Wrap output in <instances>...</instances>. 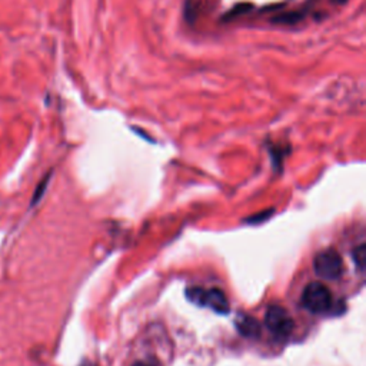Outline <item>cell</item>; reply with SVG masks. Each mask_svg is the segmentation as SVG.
<instances>
[{
  "instance_id": "obj_1",
  "label": "cell",
  "mask_w": 366,
  "mask_h": 366,
  "mask_svg": "<svg viewBox=\"0 0 366 366\" xmlns=\"http://www.w3.org/2000/svg\"><path fill=\"white\" fill-rule=\"evenodd\" d=\"M302 306L315 315L329 312L332 308V295L329 288L321 282L309 284L302 294Z\"/></svg>"
},
{
  "instance_id": "obj_2",
  "label": "cell",
  "mask_w": 366,
  "mask_h": 366,
  "mask_svg": "<svg viewBox=\"0 0 366 366\" xmlns=\"http://www.w3.org/2000/svg\"><path fill=\"white\" fill-rule=\"evenodd\" d=\"M186 296L190 302L199 305V306H206L215 311L216 313L226 315L229 312V302L226 299V295L216 288L210 289H203V288H190L186 291Z\"/></svg>"
},
{
  "instance_id": "obj_3",
  "label": "cell",
  "mask_w": 366,
  "mask_h": 366,
  "mask_svg": "<svg viewBox=\"0 0 366 366\" xmlns=\"http://www.w3.org/2000/svg\"><path fill=\"white\" fill-rule=\"evenodd\" d=\"M265 325L278 339H288L295 328L294 319L288 311L279 305H272L268 308L265 315Z\"/></svg>"
},
{
  "instance_id": "obj_4",
  "label": "cell",
  "mask_w": 366,
  "mask_h": 366,
  "mask_svg": "<svg viewBox=\"0 0 366 366\" xmlns=\"http://www.w3.org/2000/svg\"><path fill=\"white\" fill-rule=\"evenodd\" d=\"M313 269L316 275L326 281L340 278L343 272V264L340 255L333 249H325L315 257Z\"/></svg>"
},
{
  "instance_id": "obj_5",
  "label": "cell",
  "mask_w": 366,
  "mask_h": 366,
  "mask_svg": "<svg viewBox=\"0 0 366 366\" xmlns=\"http://www.w3.org/2000/svg\"><path fill=\"white\" fill-rule=\"evenodd\" d=\"M235 325H236L237 332H239L242 336H245V338H254V339H257V338L261 336V332H262L261 323H259L255 318H252V316H249V315H245V313L237 315V318H236V321H235Z\"/></svg>"
},
{
  "instance_id": "obj_6",
  "label": "cell",
  "mask_w": 366,
  "mask_h": 366,
  "mask_svg": "<svg viewBox=\"0 0 366 366\" xmlns=\"http://www.w3.org/2000/svg\"><path fill=\"white\" fill-rule=\"evenodd\" d=\"M309 15V11L306 8L299 11H291V12H282L271 18V23L274 25H284V26H294L306 19Z\"/></svg>"
},
{
  "instance_id": "obj_7",
  "label": "cell",
  "mask_w": 366,
  "mask_h": 366,
  "mask_svg": "<svg viewBox=\"0 0 366 366\" xmlns=\"http://www.w3.org/2000/svg\"><path fill=\"white\" fill-rule=\"evenodd\" d=\"M255 9V6L249 2H242V4H237L235 5L230 11H227L223 16H222V22H230V21H235L237 19L239 16H243V15H248L251 14L252 11Z\"/></svg>"
},
{
  "instance_id": "obj_8",
  "label": "cell",
  "mask_w": 366,
  "mask_h": 366,
  "mask_svg": "<svg viewBox=\"0 0 366 366\" xmlns=\"http://www.w3.org/2000/svg\"><path fill=\"white\" fill-rule=\"evenodd\" d=\"M183 16H185V21L189 25L196 22V19L199 16V4H198V0H186L185 8H183Z\"/></svg>"
},
{
  "instance_id": "obj_9",
  "label": "cell",
  "mask_w": 366,
  "mask_h": 366,
  "mask_svg": "<svg viewBox=\"0 0 366 366\" xmlns=\"http://www.w3.org/2000/svg\"><path fill=\"white\" fill-rule=\"evenodd\" d=\"M50 175H52V172H49V173L41 181V183L36 186L35 193H33V196H32V203H31V206L38 205V203L41 202V199L43 198V195H45V192H46V188H48V185H49V182H50Z\"/></svg>"
},
{
  "instance_id": "obj_10",
  "label": "cell",
  "mask_w": 366,
  "mask_h": 366,
  "mask_svg": "<svg viewBox=\"0 0 366 366\" xmlns=\"http://www.w3.org/2000/svg\"><path fill=\"white\" fill-rule=\"evenodd\" d=\"M353 261H355V264H356L359 271L365 269V265H366V247L363 245V243L353 251Z\"/></svg>"
},
{
  "instance_id": "obj_11",
  "label": "cell",
  "mask_w": 366,
  "mask_h": 366,
  "mask_svg": "<svg viewBox=\"0 0 366 366\" xmlns=\"http://www.w3.org/2000/svg\"><path fill=\"white\" fill-rule=\"evenodd\" d=\"M329 2L332 4V5H338V6H342V5H345L348 0H329Z\"/></svg>"
},
{
  "instance_id": "obj_12",
  "label": "cell",
  "mask_w": 366,
  "mask_h": 366,
  "mask_svg": "<svg viewBox=\"0 0 366 366\" xmlns=\"http://www.w3.org/2000/svg\"><path fill=\"white\" fill-rule=\"evenodd\" d=\"M79 366H96L93 362H90V360H83Z\"/></svg>"
},
{
  "instance_id": "obj_13",
  "label": "cell",
  "mask_w": 366,
  "mask_h": 366,
  "mask_svg": "<svg viewBox=\"0 0 366 366\" xmlns=\"http://www.w3.org/2000/svg\"><path fill=\"white\" fill-rule=\"evenodd\" d=\"M134 366H148V365H146V363H141V362H139V363H135Z\"/></svg>"
}]
</instances>
